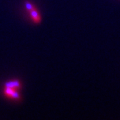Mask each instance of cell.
Segmentation results:
<instances>
[{"label":"cell","instance_id":"obj_1","mask_svg":"<svg viewBox=\"0 0 120 120\" xmlns=\"http://www.w3.org/2000/svg\"><path fill=\"white\" fill-rule=\"evenodd\" d=\"M5 94L8 95V97L12 98L15 99H20V95L16 91V90L11 89V88H8V87H5L4 90Z\"/></svg>","mask_w":120,"mask_h":120},{"label":"cell","instance_id":"obj_3","mask_svg":"<svg viewBox=\"0 0 120 120\" xmlns=\"http://www.w3.org/2000/svg\"><path fill=\"white\" fill-rule=\"evenodd\" d=\"M30 14H31V16L32 17L33 20L35 23H39V22H41V17L39 15L38 11L35 9V8L34 9H33V10H31V11H30Z\"/></svg>","mask_w":120,"mask_h":120},{"label":"cell","instance_id":"obj_2","mask_svg":"<svg viewBox=\"0 0 120 120\" xmlns=\"http://www.w3.org/2000/svg\"><path fill=\"white\" fill-rule=\"evenodd\" d=\"M5 87H8V88H11L13 90H17L21 87V83L18 80L11 81V82H7L5 83Z\"/></svg>","mask_w":120,"mask_h":120},{"label":"cell","instance_id":"obj_4","mask_svg":"<svg viewBox=\"0 0 120 120\" xmlns=\"http://www.w3.org/2000/svg\"><path fill=\"white\" fill-rule=\"evenodd\" d=\"M26 7L27 9L29 10V11H31V10H33V9H35L34 6L31 4L30 2H28V1H26Z\"/></svg>","mask_w":120,"mask_h":120}]
</instances>
